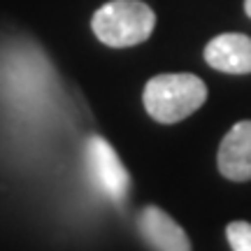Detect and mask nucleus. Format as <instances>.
<instances>
[{
    "instance_id": "obj_7",
    "label": "nucleus",
    "mask_w": 251,
    "mask_h": 251,
    "mask_svg": "<svg viewBox=\"0 0 251 251\" xmlns=\"http://www.w3.org/2000/svg\"><path fill=\"white\" fill-rule=\"evenodd\" d=\"M228 242L233 251H251V224L247 221H233L226 228Z\"/></svg>"
},
{
    "instance_id": "obj_8",
    "label": "nucleus",
    "mask_w": 251,
    "mask_h": 251,
    "mask_svg": "<svg viewBox=\"0 0 251 251\" xmlns=\"http://www.w3.org/2000/svg\"><path fill=\"white\" fill-rule=\"evenodd\" d=\"M244 12L251 17V0H244Z\"/></svg>"
},
{
    "instance_id": "obj_4",
    "label": "nucleus",
    "mask_w": 251,
    "mask_h": 251,
    "mask_svg": "<svg viewBox=\"0 0 251 251\" xmlns=\"http://www.w3.org/2000/svg\"><path fill=\"white\" fill-rule=\"evenodd\" d=\"M216 163L226 179H251V121H237L226 133L216 153Z\"/></svg>"
},
{
    "instance_id": "obj_6",
    "label": "nucleus",
    "mask_w": 251,
    "mask_h": 251,
    "mask_svg": "<svg viewBox=\"0 0 251 251\" xmlns=\"http://www.w3.org/2000/svg\"><path fill=\"white\" fill-rule=\"evenodd\" d=\"M205 61L219 72L249 75L251 72V37L242 33H221L205 47Z\"/></svg>"
},
{
    "instance_id": "obj_1",
    "label": "nucleus",
    "mask_w": 251,
    "mask_h": 251,
    "mask_svg": "<svg viewBox=\"0 0 251 251\" xmlns=\"http://www.w3.org/2000/svg\"><path fill=\"white\" fill-rule=\"evenodd\" d=\"M142 100L149 117L158 124H177L205 105L207 86L200 77L188 72L156 75L147 81Z\"/></svg>"
},
{
    "instance_id": "obj_2",
    "label": "nucleus",
    "mask_w": 251,
    "mask_h": 251,
    "mask_svg": "<svg viewBox=\"0 0 251 251\" xmlns=\"http://www.w3.org/2000/svg\"><path fill=\"white\" fill-rule=\"evenodd\" d=\"M91 28L102 45L124 49L149 40L156 28V14L142 0H109L93 14Z\"/></svg>"
},
{
    "instance_id": "obj_3",
    "label": "nucleus",
    "mask_w": 251,
    "mask_h": 251,
    "mask_svg": "<svg viewBox=\"0 0 251 251\" xmlns=\"http://www.w3.org/2000/svg\"><path fill=\"white\" fill-rule=\"evenodd\" d=\"M86 168H89L93 184L105 196L112 198L114 202L124 200L128 188H130V177H128V170L124 168L117 151L107 144V140H102L98 135L89 137V142H86Z\"/></svg>"
},
{
    "instance_id": "obj_5",
    "label": "nucleus",
    "mask_w": 251,
    "mask_h": 251,
    "mask_svg": "<svg viewBox=\"0 0 251 251\" xmlns=\"http://www.w3.org/2000/svg\"><path fill=\"white\" fill-rule=\"evenodd\" d=\"M137 228L153 251H191L184 228L161 207H144L137 216Z\"/></svg>"
}]
</instances>
